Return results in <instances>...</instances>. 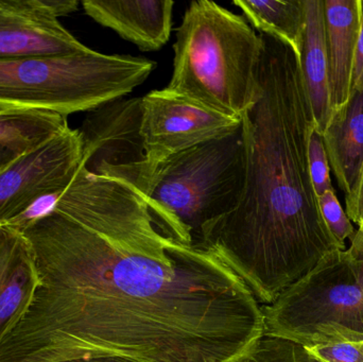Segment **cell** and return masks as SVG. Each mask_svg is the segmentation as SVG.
Wrapping results in <instances>:
<instances>
[{
  "label": "cell",
  "instance_id": "cell-1",
  "mask_svg": "<svg viewBox=\"0 0 363 362\" xmlns=\"http://www.w3.org/2000/svg\"><path fill=\"white\" fill-rule=\"evenodd\" d=\"M19 231L40 285L0 362H237L264 337L242 280L211 251L164 235L115 179L80 166Z\"/></svg>",
  "mask_w": 363,
  "mask_h": 362
},
{
  "label": "cell",
  "instance_id": "cell-2",
  "mask_svg": "<svg viewBox=\"0 0 363 362\" xmlns=\"http://www.w3.org/2000/svg\"><path fill=\"white\" fill-rule=\"evenodd\" d=\"M260 35L255 98L241 118L242 195L199 247L217 255L260 305H269L326 255L347 249L326 227L311 182L308 138L315 123L298 55Z\"/></svg>",
  "mask_w": 363,
  "mask_h": 362
},
{
  "label": "cell",
  "instance_id": "cell-3",
  "mask_svg": "<svg viewBox=\"0 0 363 362\" xmlns=\"http://www.w3.org/2000/svg\"><path fill=\"white\" fill-rule=\"evenodd\" d=\"M245 178L242 127L144 168L130 188L167 237L199 246L236 208Z\"/></svg>",
  "mask_w": 363,
  "mask_h": 362
},
{
  "label": "cell",
  "instance_id": "cell-4",
  "mask_svg": "<svg viewBox=\"0 0 363 362\" xmlns=\"http://www.w3.org/2000/svg\"><path fill=\"white\" fill-rule=\"evenodd\" d=\"M262 49V35L240 15L209 0L192 1L177 31L166 89L241 119L255 98Z\"/></svg>",
  "mask_w": 363,
  "mask_h": 362
},
{
  "label": "cell",
  "instance_id": "cell-5",
  "mask_svg": "<svg viewBox=\"0 0 363 362\" xmlns=\"http://www.w3.org/2000/svg\"><path fill=\"white\" fill-rule=\"evenodd\" d=\"M155 62L87 48L69 55L0 60V112L52 113L67 118L121 99L145 82Z\"/></svg>",
  "mask_w": 363,
  "mask_h": 362
},
{
  "label": "cell",
  "instance_id": "cell-6",
  "mask_svg": "<svg viewBox=\"0 0 363 362\" xmlns=\"http://www.w3.org/2000/svg\"><path fill=\"white\" fill-rule=\"evenodd\" d=\"M264 335L304 346L363 342V263L335 251L262 305Z\"/></svg>",
  "mask_w": 363,
  "mask_h": 362
},
{
  "label": "cell",
  "instance_id": "cell-7",
  "mask_svg": "<svg viewBox=\"0 0 363 362\" xmlns=\"http://www.w3.org/2000/svg\"><path fill=\"white\" fill-rule=\"evenodd\" d=\"M82 140L69 127L0 172V227L18 229L52 208L82 163Z\"/></svg>",
  "mask_w": 363,
  "mask_h": 362
},
{
  "label": "cell",
  "instance_id": "cell-8",
  "mask_svg": "<svg viewBox=\"0 0 363 362\" xmlns=\"http://www.w3.org/2000/svg\"><path fill=\"white\" fill-rule=\"evenodd\" d=\"M140 134L146 155L144 168L223 137L241 125V119L216 112L167 89L140 98Z\"/></svg>",
  "mask_w": 363,
  "mask_h": 362
},
{
  "label": "cell",
  "instance_id": "cell-9",
  "mask_svg": "<svg viewBox=\"0 0 363 362\" xmlns=\"http://www.w3.org/2000/svg\"><path fill=\"white\" fill-rule=\"evenodd\" d=\"M140 119V98H121L89 112L78 129L83 168L129 183L146 164Z\"/></svg>",
  "mask_w": 363,
  "mask_h": 362
},
{
  "label": "cell",
  "instance_id": "cell-10",
  "mask_svg": "<svg viewBox=\"0 0 363 362\" xmlns=\"http://www.w3.org/2000/svg\"><path fill=\"white\" fill-rule=\"evenodd\" d=\"M87 48L60 23L51 0H0V60Z\"/></svg>",
  "mask_w": 363,
  "mask_h": 362
},
{
  "label": "cell",
  "instance_id": "cell-11",
  "mask_svg": "<svg viewBox=\"0 0 363 362\" xmlns=\"http://www.w3.org/2000/svg\"><path fill=\"white\" fill-rule=\"evenodd\" d=\"M89 17L144 51L161 49L169 40L174 2L172 0H84Z\"/></svg>",
  "mask_w": 363,
  "mask_h": 362
},
{
  "label": "cell",
  "instance_id": "cell-12",
  "mask_svg": "<svg viewBox=\"0 0 363 362\" xmlns=\"http://www.w3.org/2000/svg\"><path fill=\"white\" fill-rule=\"evenodd\" d=\"M40 285L29 242L9 225L0 227V341L16 325Z\"/></svg>",
  "mask_w": 363,
  "mask_h": 362
},
{
  "label": "cell",
  "instance_id": "cell-13",
  "mask_svg": "<svg viewBox=\"0 0 363 362\" xmlns=\"http://www.w3.org/2000/svg\"><path fill=\"white\" fill-rule=\"evenodd\" d=\"M322 138L330 165L347 199L355 193L363 170V82L333 112Z\"/></svg>",
  "mask_w": 363,
  "mask_h": 362
},
{
  "label": "cell",
  "instance_id": "cell-14",
  "mask_svg": "<svg viewBox=\"0 0 363 362\" xmlns=\"http://www.w3.org/2000/svg\"><path fill=\"white\" fill-rule=\"evenodd\" d=\"M324 23L334 112L351 95L352 72L360 30V0H324Z\"/></svg>",
  "mask_w": 363,
  "mask_h": 362
},
{
  "label": "cell",
  "instance_id": "cell-15",
  "mask_svg": "<svg viewBox=\"0 0 363 362\" xmlns=\"http://www.w3.org/2000/svg\"><path fill=\"white\" fill-rule=\"evenodd\" d=\"M298 63L315 128L322 133L333 114L324 0H305V29Z\"/></svg>",
  "mask_w": 363,
  "mask_h": 362
},
{
  "label": "cell",
  "instance_id": "cell-16",
  "mask_svg": "<svg viewBox=\"0 0 363 362\" xmlns=\"http://www.w3.org/2000/svg\"><path fill=\"white\" fill-rule=\"evenodd\" d=\"M260 34L277 38L300 53L305 29V0H235Z\"/></svg>",
  "mask_w": 363,
  "mask_h": 362
},
{
  "label": "cell",
  "instance_id": "cell-17",
  "mask_svg": "<svg viewBox=\"0 0 363 362\" xmlns=\"http://www.w3.org/2000/svg\"><path fill=\"white\" fill-rule=\"evenodd\" d=\"M67 127V120L61 115L2 111L0 112V145L27 153Z\"/></svg>",
  "mask_w": 363,
  "mask_h": 362
},
{
  "label": "cell",
  "instance_id": "cell-18",
  "mask_svg": "<svg viewBox=\"0 0 363 362\" xmlns=\"http://www.w3.org/2000/svg\"><path fill=\"white\" fill-rule=\"evenodd\" d=\"M237 362H319L304 346L264 335L255 348Z\"/></svg>",
  "mask_w": 363,
  "mask_h": 362
},
{
  "label": "cell",
  "instance_id": "cell-19",
  "mask_svg": "<svg viewBox=\"0 0 363 362\" xmlns=\"http://www.w3.org/2000/svg\"><path fill=\"white\" fill-rule=\"evenodd\" d=\"M308 164L311 182L318 198L330 191H334L330 179V162L324 147L322 133L315 127L309 133Z\"/></svg>",
  "mask_w": 363,
  "mask_h": 362
},
{
  "label": "cell",
  "instance_id": "cell-20",
  "mask_svg": "<svg viewBox=\"0 0 363 362\" xmlns=\"http://www.w3.org/2000/svg\"><path fill=\"white\" fill-rule=\"evenodd\" d=\"M318 201L326 227L338 244L342 248L347 249L345 240L351 239L356 231L352 225L351 219L341 206L336 193L335 191H328L318 198Z\"/></svg>",
  "mask_w": 363,
  "mask_h": 362
},
{
  "label": "cell",
  "instance_id": "cell-21",
  "mask_svg": "<svg viewBox=\"0 0 363 362\" xmlns=\"http://www.w3.org/2000/svg\"><path fill=\"white\" fill-rule=\"evenodd\" d=\"M305 350L319 362H363V351L359 344L337 342L306 346Z\"/></svg>",
  "mask_w": 363,
  "mask_h": 362
},
{
  "label": "cell",
  "instance_id": "cell-22",
  "mask_svg": "<svg viewBox=\"0 0 363 362\" xmlns=\"http://www.w3.org/2000/svg\"><path fill=\"white\" fill-rule=\"evenodd\" d=\"M363 82V0H360V30L352 72L351 93Z\"/></svg>",
  "mask_w": 363,
  "mask_h": 362
},
{
  "label": "cell",
  "instance_id": "cell-23",
  "mask_svg": "<svg viewBox=\"0 0 363 362\" xmlns=\"http://www.w3.org/2000/svg\"><path fill=\"white\" fill-rule=\"evenodd\" d=\"M345 206H347V214L349 218L359 227L363 220V170L362 179L355 193L345 199Z\"/></svg>",
  "mask_w": 363,
  "mask_h": 362
},
{
  "label": "cell",
  "instance_id": "cell-24",
  "mask_svg": "<svg viewBox=\"0 0 363 362\" xmlns=\"http://www.w3.org/2000/svg\"><path fill=\"white\" fill-rule=\"evenodd\" d=\"M350 242H351V246L347 249V254L353 261L363 263V231L357 230Z\"/></svg>",
  "mask_w": 363,
  "mask_h": 362
},
{
  "label": "cell",
  "instance_id": "cell-25",
  "mask_svg": "<svg viewBox=\"0 0 363 362\" xmlns=\"http://www.w3.org/2000/svg\"><path fill=\"white\" fill-rule=\"evenodd\" d=\"M23 154H25V153L15 150V149L11 148V147L0 145V172L6 169L15 159H18Z\"/></svg>",
  "mask_w": 363,
  "mask_h": 362
},
{
  "label": "cell",
  "instance_id": "cell-26",
  "mask_svg": "<svg viewBox=\"0 0 363 362\" xmlns=\"http://www.w3.org/2000/svg\"><path fill=\"white\" fill-rule=\"evenodd\" d=\"M67 362H125L116 361V359L110 358H93V359H79V361H72Z\"/></svg>",
  "mask_w": 363,
  "mask_h": 362
},
{
  "label": "cell",
  "instance_id": "cell-27",
  "mask_svg": "<svg viewBox=\"0 0 363 362\" xmlns=\"http://www.w3.org/2000/svg\"><path fill=\"white\" fill-rule=\"evenodd\" d=\"M358 230H362V231H363V220L362 222L360 223L359 227H358Z\"/></svg>",
  "mask_w": 363,
  "mask_h": 362
},
{
  "label": "cell",
  "instance_id": "cell-28",
  "mask_svg": "<svg viewBox=\"0 0 363 362\" xmlns=\"http://www.w3.org/2000/svg\"><path fill=\"white\" fill-rule=\"evenodd\" d=\"M360 348H362V350L363 351V342L362 344H359Z\"/></svg>",
  "mask_w": 363,
  "mask_h": 362
}]
</instances>
